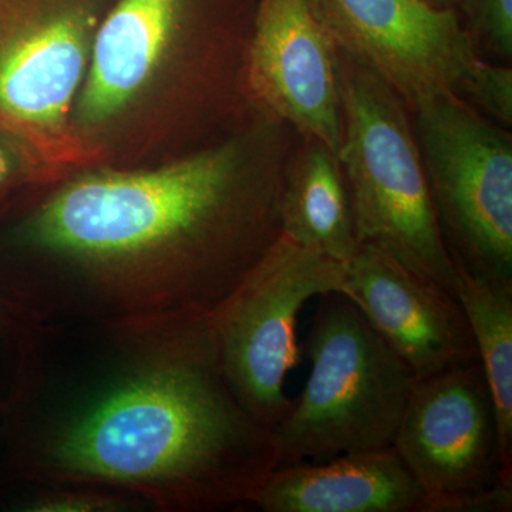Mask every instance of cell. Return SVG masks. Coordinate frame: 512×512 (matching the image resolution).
<instances>
[{"mask_svg":"<svg viewBox=\"0 0 512 512\" xmlns=\"http://www.w3.org/2000/svg\"><path fill=\"white\" fill-rule=\"evenodd\" d=\"M471 28L494 55L511 59L512 0H466Z\"/></svg>","mask_w":512,"mask_h":512,"instance_id":"obj_18","label":"cell"},{"mask_svg":"<svg viewBox=\"0 0 512 512\" xmlns=\"http://www.w3.org/2000/svg\"><path fill=\"white\" fill-rule=\"evenodd\" d=\"M340 52L377 74L410 106L464 100L481 62L456 13L424 0H312Z\"/></svg>","mask_w":512,"mask_h":512,"instance_id":"obj_9","label":"cell"},{"mask_svg":"<svg viewBox=\"0 0 512 512\" xmlns=\"http://www.w3.org/2000/svg\"><path fill=\"white\" fill-rule=\"evenodd\" d=\"M393 447L426 494V512H511L480 362L417 380Z\"/></svg>","mask_w":512,"mask_h":512,"instance_id":"obj_8","label":"cell"},{"mask_svg":"<svg viewBox=\"0 0 512 512\" xmlns=\"http://www.w3.org/2000/svg\"><path fill=\"white\" fill-rule=\"evenodd\" d=\"M346 274L350 301L417 380L478 362L473 332L453 293L372 245L357 247Z\"/></svg>","mask_w":512,"mask_h":512,"instance_id":"obj_11","label":"cell"},{"mask_svg":"<svg viewBox=\"0 0 512 512\" xmlns=\"http://www.w3.org/2000/svg\"><path fill=\"white\" fill-rule=\"evenodd\" d=\"M338 76L343 120L338 160L357 244L382 249L457 296L456 266L441 235L402 97L343 52L338 53Z\"/></svg>","mask_w":512,"mask_h":512,"instance_id":"obj_3","label":"cell"},{"mask_svg":"<svg viewBox=\"0 0 512 512\" xmlns=\"http://www.w3.org/2000/svg\"><path fill=\"white\" fill-rule=\"evenodd\" d=\"M249 505L265 512H426L393 446L276 468Z\"/></svg>","mask_w":512,"mask_h":512,"instance_id":"obj_13","label":"cell"},{"mask_svg":"<svg viewBox=\"0 0 512 512\" xmlns=\"http://www.w3.org/2000/svg\"><path fill=\"white\" fill-rule=\"evenodd\" d=\"M99 23L83 0H0V134L30 180H60L96 156L73 111Z\"/></svg>","mask_w":512,"mask_h":512,"instance_id":"obj_5","label":"cell"},{"mask_svg":"<svg viewBox=\"0 0 512 512\" xmlns=\"http://www.w3.org/2000/svg\"><path fill=\"white\" fill-rule=\"evenodd\" d=\"M107 332L119 355L46 414L30 446L33 476L128 494L160 511L249 505L278 468V451L229 386L210 313Z\"/></svg>","mask_w":512,"mask_h":512,"instance_id":"obj_2","label":"cell"},{"mask_svg":"<svg viewBox=\"0 0 512 512\" xmlns=\"http://www.w3.org/2000/svg\"><path fill=\"white\" fill-rule=\"evenodd\" d=\"M311 372L272 431L278 468L393 446L417 379L342 293L319 296Z\"/></svg>","mask_w":512,"mask_h":512,"instance_id":"obj_4","label":"cell"},{"mask_svg":"<svg viewBox=\"0 0 512 512\" xmlns=\"http://www.w3.org/2000/svg\"><path fill=\"white\" fill-rule=\"evenodd\" d=\"M181 0H119L94 33L89 66L74 104L89 134L120 116L150 86L173 46Z\"/></svg>","mask_w":512,"mask_h":512,"instance_id":"obj_12","label":"cell"},{"mask_svg":"<svg viewBox=\"0 0 512 512\" xmlns=\"http://www.w3.org/2000/svg\"><path fill=\"white\" fill-rule=\"evenodd\" d=\"M249 82L269 109L338 157V46L312 0H261Z\"/></svg>","mask_w":512,"mask_h":512,"instance_id":"obj_10","label":"cell"},{"mask_svg":"<svg viewBox=\"0 0 512 512\" xmlns=\"http://www.w3.org/2000/svg\"><path fill=\"white\" fill-rule=\"evenodd\" d=\"M281 235L348 262L357 244L345 175L338 157L313 141L293 165L279 194Z\"/></svg>","mask_w":512,"mask_h":512,"instance_id":"obj_14","label":"cell"},{"mask_svg":"<svg viewBox=\"0 0 512 512\" xmlns=\"http://www.w3.org/2000/svg\"><path fill=\"white\" fill-rule=\"evenodd\" d=\"M20 178H29L28 168L18 148L0 134V192L9 188Z\"/></svg>","mask_w":512,"mask_h":512,"instance_id":"obj_19","label":"cell"},{"mask_svg":"<svg viewBox=\"0 0 512 512\" xmlns=\"http://www.w3.org/2000/svg\"><path fill=\"white\" fill-rule=\"evenodd\" d=\"M417 144L456 271L512 289V141L456 96L421 101Z\"/></svg>","mask_w":512,"mask_h":512,"instance_id":"obj_6","label":"cell"},{"mask_svg":"<svg viewBox=\"0 0 512 512\" xmlns=\"http://www.w3.org/2000/svg\"><path fill=\"white\" fill-rule=\"evenodd\" d=\"M328 293L350 296L345 262L281 235L210 313L229 386L265 429L274 431L291 407L285 382L299 359V313Z\"/></svg>","mask_w":512,"mask_h":512,"instance_id":"obj_7","label":"cell"},{"mask_svg":"<svg viewBox=\"0 0 512 512\" xmlns=\"http://www.w3.org/2000/svg\"><path fill=\"white\" fill-rule=\"evenodd\" d=\"M26 512H121L138 507V500L117 491L100 488H56L23 505Z\"/></svg>","mask_w":512,"mask_h":512,"instance_id":"obj_16","label":"cell"},{"mask_svg":"<svg viewBox=\"0 0 512 512\" xmlns=\"http://www.w3.org/2000/svg\"><path fill=\"white\" fill-rule=\"evenodd\" d=\"M424 2L431 3V5L443 6L446 3L453 2V0H424Z\"/></svg>","mask_w":512,"mask_h":512,"instance_id":"obj_20","label":"cell"},{"mask_svg":"<svg viewBox=\"0 0 512 512\" xmlns=\"http://www.w3.org/2000/svg\"><path fill=\"white\" fill-rule=\"evenodd\" d=\"M456 295L476 342L497 420L501 473L512 483V289L457 271Z\"/></svg>","mask_w":512,"mask_h":512,"instance_id":"obj_15","label":"cell"},{"mask_svg":"<svg viewBox=\"0 0 512 512\" xmlns=\"http://www.w3.org/2000/svg\"><path fill=\"white\" fill-rule=\"evenodd\" d=\"M235 144L67 181L16 232L46 330H143L211 313L281 237L279 190Z\"/></svg>","mask_w":512,"mask_h":512,"instance_id":"obj_1","label":"cell"},{"mask_svg":"<svg viewBox=\"0 0 512 512\" xmlns=\"http://www.w3.org/2000/svg\"><path fill=\"white\" fill-rule=\"evenodd\" d=\"M464 100L481 107L485 113L511 126L512 121V72L504 66L478 63L476 72L467 84Z\"/></svg>","mask_w":512,"mask_h":512,"instance_id":"obj_17","label":"cell"}]
</instances>
